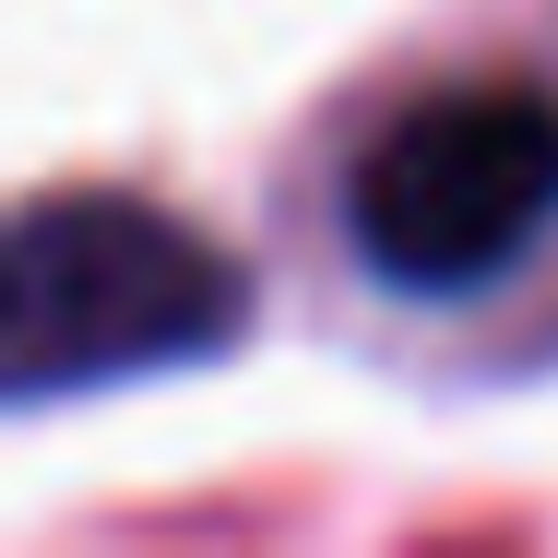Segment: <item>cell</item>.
I'll return each instance as SVG.
<instances>
[{"instance_id": "obj_1", "label": "cell", "mask_w": 558, "mask_h": 558, "mask_svg": "<svg viewBox=\"0 0 558 558\" xmlns=\"http://www.w3.org/2000/svg\"><path fill=\"white\" fill-rule=\"evenodd\" d=\"M344 250L392 298L499 286L558 226V84L535 72H440L344 155Z\"/></svg>"}, {"instance_id": "obj_2", "label": "cell", "mask_w": 558, "mask_h": 558, "mask_svg": "<svg viewBox=\"0 0 558 558\" xmlns=\"http://www.w3.org/2000/svg\"><path fill=\"white\" fill-rule=\"evenodd\" d=\"M226 333H238V262L167 203L60 191L12 226V380L36 404L215 356Z\"/></svg>"}]
</instances>
